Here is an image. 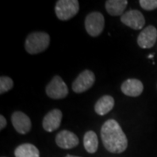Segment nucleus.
Returning a JSON list of instances; mask_svg holds the SVG:
<instances>
[{
    "instance_id": "1",
    "label": "nucleus",
    "mask_w": 157,
    "mask_h": 157,
    "mask_svg": "<svg viewBox=\"0 0 157 157\" xmlns=\"http://www.w3.org/2000/svg\"><path fill=\"white\" fill-rule=\"evenodd\" d=\"M101 140L107 151L121 154L128 147V138L115 120H108L102 125Z\"/></svg>"
},
{
    "instance_id": "2",
    "label": "nucleus",
    "mask_w": 157,
    "mask_h": 157,
    "mask_svg": "<svg viewBox=\"0 0 157 157\" xmlns=\"http://www.w3.org/2000/svg\"><path fill=\"white\" fill-rule=\"evenodd\" d=\"M50 45V36L43 32H34L27 36L25 48L30 54H38L45 51Z\"/></svg>"
},
{
    "instance_id": "3",
    "label": "nucleus",
    "mask_w": 157,
    "mask_h": 157,
    "mask_svg": "<svg viewBox=\"0 0 157 157\" xmlns=\"http://www.w3.org/2000/svg\"><path fill=\"white\" fill-rule=\"evenodd\" d=\"M79 10L77 0H59L55 6V13L59 20L67 21L73 17Z\"/></svg>"
},
{
    "instance_id": "4",
    "label": "nucleus",
    "mask_w": 157,
    "mask_h": 157,
    "mask_svg": "<svg viewBox=\"0 0 157 157\" xmlns=\"http://www.w3.org/2000/svg\"><path fill=\"white\" fill-rule=\"evenodd\" d=\"M105 26V19L99 11L89 13L85 19V28L87 33L92 37H97L103 32Z\"/></svg>"
},
{
    "instance_id": "5",
    "label": "nucleus",
    "mask_w": 157,
    "mask_h": 157,
    "mask_svg": "<svg viewBox=\"0 0 157 157\" xmlns=\"http://www.w3.org/2000/svg\"><path fill=\"white\" fill-rule=\"evenodd\" d=\"M45 93L48 97L53 100L66 98L68 94V87L60 76H54L45 87Z\"/></svg>"
},
{
    "instance_id": "6",
    "label": "nucleus",
    "mask_w": 157,
    "mask_h": 157,
    "mask_svg": "<svg viewBox=\"0 0 157 157\" xmlns=\"http://www.w3.org/2000/svg\"><path fill=\"white\" fill-rule=\"evenodd\" d=\"M95 81V75L90 70H85L79 73L75 80L73 82L72 88L76 94H81L90 89Z\"/></svg>"
},
{
    "instance_id": "7",
    "label": "nucleus",
    "mask_w": 157,
    "mask_h": 157,
    "mask_svg": "<svg viewBox=\"0 0 157 157\" xmlns=\"http://www.w3.org/2000/svg\"><path fill=\"white\" fill-rule=\"evenodd\" d=\"M121 21L130 28L140 30L143 28L145 25V17L140 11L130 10L121 16Z\"/></svg>"
},
{
    "instance_id": "8",
    "label": "nucleus",
    "mask_w": 157,
    "mask_h": 157,
    "mask_svg": "<svg viewBox=\"0 0 157 157\" xmlns=\"http://www.w3.org/2000/svg\"><path fill=\"white\" fill-rule=\"evenodd\" d=\"M157 39V30L153 25H148L144 28L137 38V43L140 48H152Z\"/></svg>"
},
{
    "instance_id": "9",
    "label": "nucleus",
    "mask_w": 157,
    "mask_h": 157,
    "mask_svg": "<svg viewBox=\"0 0 157 157\" xmlns=\"http://www.w3.org/2000/svg\"><path fill=\"white\" fill-rule=\"evenodd\" d=\"M11 122L15 130L21 135H25L32 128L30 118L20 111L13 113L11 115Z\"/></svg>"
},
{
    "instance_id": "10",
    "label": "nucleus",
    "mask_w": 157,
    "mask_h": 157,
    "mask_svg": "<svg viewBox=\"0 0 157 157\" xmlns=\"http://www.w3.org/2000/svg\"><path fill=\"white\" fill-rule=\"evenodd\" d=\"M55 142L58 146L63 149L73 148L78 144V138L75 134L68 130H62L55 138Z\"/></svg>"
},
{
    "instance_id": "11",
    "label": "nucleus",
    "mask_w": 157,
    "mask_h": 157,
    "mask_svg": "<svg viewBox=\"0 0 157 157\" xmlns=\"http://www.w3.org/2000/svg\"><path fill=\"white\" fill-rule=\"evenodd\" d=\"M62 112L59 109H52L43 119V128L47 132H53L60 127Z\"/></svg>"
},
{
    "instance_id": "12",
    "label": "nucleus",
    "mask_w": 157,
    "mask_h": 157,
    "mask_svg": "<svg viewBox=\"0 0 157 157\" xmlns=\"http://www.w3.org/2000/svg\"><path fill=\"white\" fill-rule=\"evenodd\" d=\"M143 84L137 78H128L121 85V91L125 95L138 97L143 92Z\"/></svg>"
},
{
    "instance_id": "13",
    "label": "nucleus",
    "mask_w": 157,
    "mask_h": 157,
    "mask_svg": "<svg viewBox=\"0 0 157 157\" xmlns=\"http://www.w3.org/2000/svg\"><path fill=\"white\" fill-rule=\"evenodd\" d=\"M114 106V100L112 96L104 95L100 98L94 106V111L99 115H105L110 112Z\"/></svg>"
},
{
    "instance_id": "14",
    "label": "nucleus",
    "mask_w": 157,
    "mask_h": 157,
    "mask_svg": "<svg viewBox=\"0 0 157 157\" xmlns=\"http://www.w3.org/2000/svg\"><path fill=\"white\" fill-rule=\"evenodd\" d=\"M127 6V0H107L105 5L107 13L112 16H122Z\"/></svg>"
},
{
    "instance_id": "15",
    "label": "nucleus",
    "mask_w": 157,
    "mask_h": 157,
    "mask_svg": "<svg viewBox=\"0 0 157 157\" xmlns=\"http://www.w3.org/2000/svg\"><path fill=\"white\" fill-rule=\"evenodd\" d=\"M14 155L15 157H39V151L33 144L25 143L17 147Z\"/></svg>"
},
{
    "instance_id": "16",
    "label": "nucleus",
    "mask_w": 157,
    "mask_h": 157,
    "mask_svg": "<svg viewBox=\"0 0 157 157\" xmlns=\"http://www.w3.org/2000/svg\"><path fill=\"white\" fill-rule=\"evenodd\" d=\"M85 149L89 154H94L98 149V137L95 132L94 131H87L84 135L83 139Z\"/></svg>"
},
{
    "instance_id": "17",
    "label": "nucleus",
    "mask_w": 157,
    "mask_h": 157,
    "mask_svg": "<svg viewBox=\"0 0 157 157\" xmlns=\"http://www.w3.org/2000/svg\"><path fill=\"white\" fill-rule=\"evenodd\" d=\"M13 87V80L10 77L1 76L0 78V94H4L5 93L10 91Z\"/></svg>"
},
{
    "instance_id": "18",
    "label": "nucleus",
    "mask_w": 157,
    "mask_h": 157,
    "mask_svg": "<svg viewBox=\"0 0 157 157\" xmlns=\"http://www.w3.org/2000/svg\"><path fill=\"white\" fill-rule=\"evenodd\" d=\"M140 7L145 11H153L157 9V0H140Z\"/></svg>"
},
{
    "instance_id": "19",
    "label": "nucleus",
    "mask_w": 157,
    "mask_h": 157,
    "mask_svg": "<svg viewBox=\"0 0 157 157\" xmlns=\"http://www.w3.org/2000/svg\"><path fill=\"white\" fill-rule=\"evenodd\" d=\"M6 124H7V122H6V118L4 117L3 115H1L0 116V130H3L6 127Z\"/></svg>"
},
{
    "instance_id": "20",
    "label": "nucleus",
    "mask_w": 157,
    "mask_h": 157,
    "mask_svg": "<svg viewBox=\"0 0 157 157\" xmlns=\"http://www.w3.org/2000/svg\"><path fill=\"white\" fill-rule=\"evenodd\" d=\"M66 157H78V156H74V155H67Z\"/></svg>"
},
{
    "instance_id": "21",
    "label": "nucleus",
    "mask_w": 157,
    "mask_h": 157,
    "mask_svg": "<svg viewBox=\"0 0 157 157\" xmlns=\"http://www.w3.org/2000/svg\"><path fill=\"white\" fill-rule=\"evenodd\" d=\"M153 57H154V55H153V54H150V55H148V58H149V59H150V58H153Z\"/></svg>"
}]
</instances>
